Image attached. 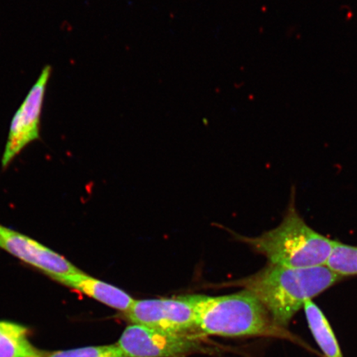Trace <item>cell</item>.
Instances as JSON below:
<instances>
[{
    "label": "cell",
    "instance_id": "6da1fadb",
    "mask_svg": "<svg viewBox=\"0 0 357 357\" xmlns=\"http://www.w3.org/2000/svg\"><path fill=\"white\" fill-rule=\"evenodd\" d=\"M342 279L327 266L289 268L269 263L241 281L240 285L261 302L276 325L287 329L306 301H312Z\"/></svg>",
    "mask_w": 357,
    "mask_h": 357
},
{
    "label": "cell",
    "instance_id": "7a4b0ae2",
    "mask_svg": "<svg viewBox=\"0 0 357 357\" xmlns=\"http://www.w3.org/2000/svg\"><path fill=\"white\" fill-rule=\"evenodd\" d=\"M195 300L200 336L268 337L301 343L274 323L266 307L248 289L215 297L195 294Z\"/></svg>",
    "mask_w": 357,
    "mask_h": 357
},
{
    "label": "cell",
    "instance_id": "3957f363",
    "mask_svg": "<svg viewBox=\"0 0 357 357\" xmlns=\"http://www.w3.org/2000/svg\"><path fill=\"white\" fill-rule=\"evenodd\" d=\"M271 264L289 268L327 266L336 241L312 229L290 201L282 222L256 238H243Z\"/></svg>",
    "mask_w": 357,
    "mask_h": 357
},
{
    "label": "cell",
    "instance_id": "277c9868",
    "mask_svg": "<svg viewBox=\"0 0 357 357\" xmlns=\"http://www.w3.org/2000/svg\"><path fill=\"white\" fill-rule=\"evenodd\" d=\"M123 317L131 324L172 333L200 336L196 328L195 294L134 300Z\"/></svg>",
    "mask_w": 357,
    "mask_h": 357
},
{
    "label": "cell",
    "instance_id": "5b68a950",
    "mask_svg": "<svg viewBox=\"0 0 357 357\" xmlns=\"http://www.w3.org/2000/svg\"><path fill=\"white\" fill-rule=\"evenodd\" d=\"M199 337L130 324L117 344L125 357H187L203 350Z\"/></svg>",
    "mask_w": 357,
    "mask_h": 357
},
{
    "label": "cell",
    "instance_id": "8992f818",
    "mask_svg": "<svg viewBox=\"0 0 357 357\" xmlns=\"http://www.w3.org/2000/svg\"><path fill=\"white\" fill-rule=\"evenodd\" d=\"M51 75V66H45L29 95L13 116L2 158L3 169L10 166L16 156L31 142L39 139L44 98Z\"/></svg>",
    "mask_w": 357,
    "mask_h": 357
},
{
    "label": "cell",
    "instance_id": "52a82bcc",
    "mask_svg": "<svg viewBox=\"0 0 357 357\" xmlns=\"http://www.w3.org/2000/svg\"><path fill=\"white\" fill-rule=\"evenodd\" d=\"M0 248L51 279L82 271L60 254L2 225H0Z\"/></svg>",
    "mask_w": 357,
    "mask_h": 357
},
{
    "label": "cell",
    "instance_id": "ba28073f",
    "mask_svg": "<svg viewBox=\"0 0 357 357\" xmlns=\"http://www.w3.org/2000/svg\"><path fill=\"white\" fill-rule=\"evenodd\" d=\"M56 282L93 298L106 306L118 311L127 312L134 298L124 290L93 278L84 272L53 278Z\"/></svg>",
    "mask_w": 357,
    "mask_h": 357
},
{
    "label": "cell",
    "instance_id": "9c48e42d",
    "mask_svg": "<svg viewBox=\"0 0 357 357\" xmlns=\"http://www.w3.org/2000/svg\"><path fill=\"white\" fill-rule=\"evenodd\" d=\"M26 326L0 321V357H45L49 351L36 347Z\"/></svg>",
    "mask_w": 357,
    "mask_h": 357
},
{
    "label": "cell",
    "instance_id": "30bf717a",
    "mask_svg": "<svg viewBox=\"0 0 357 357\" xmlns=\"http://www.w3.org/2000/svg\"><path fill=\"white\" fill-rule=\"evenodd\" d=\"M303 309L312 337L324 356L343 357L336 335L322 310L314 301H306Z\"/></svg>",
    "mask_w": 357,
    "mask_h": 357
},
{
    "label": "cell",
    "instance_id": "8fae6325",
    "mask_svg": "<svg viewBox=\"0 0 357 357\" xmlns=\"http://www.w3.org/2000/svg\"><path fill=\"white\" fill-rule=\"evenodd\" d=\"M327 266L342 278L357 275V247L336 241Z\"/></svg>",
    "mask_w": 357,
    "mask_h": 357
},
{
    "label": "cell",
    "instance_id": "7c38bea8",
    "mask_svg": "<svg viewBox=\"0 0 357 357\" xmlns=\"http://www.w3.org/2000/svg\"><path fill=\"white\" fill-rule=\"evenodd\" d=\"M45 357H125L117 343L111 345L91 346L75 349L49 351Z\"/></svg>",
    "mask_w": 357,
    "mask_h": 357
}]
</instances>
